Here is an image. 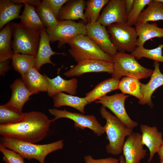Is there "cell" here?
<instances>
[{"label":"cell","instance_id":"obj_45","mask_svg":"<svg viewBox=\"0 0 163 163\" xmlns=\"http://www.w3.org/2000/svg\"><path fill=\"white\" fill-rule=\"evenodd\" d=\"M159 163H161V162H159Z\"/></svg>","mask_w":163,"mask_h":163},{"label":"cell","instance_id":"obj_24","mask_svg":"<svg viewBox=\"0 0 163 163\" xmlns=\"http://www.w3.org/2000/svg\"><path fill=\"white\" fill-rule=\"evenodd\" d=\"M120 80L115 78L106 79L99 83L94 88L85 94V98L90 104L106 95L112 91L118 89Z\"/></svg>","mask_w":163,"mask_h":163},{"label":"cell","instance_id":"obj_4","mask_svg":"<svg viewBox=\"0 0 163 163\" xmlns=\"http://www.w3.org/2000/svg\"><path fill=\"white\" fill-rule=\"evenodd\" d=\"M69 52L77 62L87 59H96L113 62V56L103 51L86 35L80 34L68 43Z\"/></svg>","mask_w":163,"mask_h":163},{"label":"cell","instance_id":"obj_13","mask_svg":"<svg viewBox=\"0 0 163 163\" xmlns=\"http://www.w3.org/2000/svg\"><path fill=\"white\" fill-rule=\"evenodd\" d=\"M113 71V62L96 60L87 59L77 62L64 73L67 77L78 76L89 72H107L112 74Z\"/></svg>","mask_w":163,"mask_h":163},{"label":"cell","instance_id":"obj_25","mask_svg":"<svg viewBox=\"0 0 163 163\" xmlns=\"http://www.w3.org/2000/svg\"><path fill=\"white\" fill-rule=\"evenodd\" d=\"M135 26L138 37V46H144L147 41L153 38H163V28L158 27L155 23L147 22Z\"/></svg>","mask_w":163,"mask_h":163},{"label":"cell","instance_id":"obj_9","mask_svg":"<svg viewBox=\"0 0 163 163\" xmlns=\"http://www.w3.org/2000/svg\"><path fill=\"white\" fill-rule=\"evenodd\" d=\"M49 112L55 117L52 122L60 118H66L72 120L76 128L83 129L88 128L92 130L97 136H100L105 133L104 126L98 122L93 115H85L82 113L68 111L65 109L60 110L56 108L50 109Z\"/></svg>","mask_w":163,"mask_h":163},{"label":"cell","instance_id":"obj_16","mask_svg":"<svg viewBox=\"0 0 163 163\" xmlns=\"http://www.w3.org/2000/svg\"><path fill=\"white\" fill-rule=\"evenodd\" d=\"M154 66V69L150 80L146 84H141L142 97L139 101L140 104H148L152 108L153 107L151 100L152 95L156 89L163 85V74L160 72L159 63L155 62Z\"/></svg>","mask_w":163,"mask_h":163},{"label":"cell","instance_id":"obj_1","mask_svg":"<svg viewBox=\"0 0 163 163\" xmlns=\"http://www.w3.org/2000/svg\"><path fill=\"white\" fill-rule=\"evenodd\" d=\"M52 122L43 113L37 111L24 113L20 122L0 125V134L3 137L35 143L46 137Z\"/></svg>","mask_w":163,"mask_h":163},{"label":"cell","instance_id":"obj_12","mask_svg":"<svg viewBox=\"0 0 163 163\" xmlns=\"http://www.w3.org/2000/svg\"><path fill=\"white\" fill-rule=\"evenodd\" d=\"M127 18L125 0H110L97 21L106 27L126 22Z\"/></svg>","mask_w":163,"mask_h":163},{"label":"cell","instance_id":"obj_40","mask_svg":"<svg viewBox=\"0 0 163 163\" xmlns=\"http://www.w3.org/2000/svg\"><path fill=\"white\" fill-rule=\"evenodd\" d=\"M9 61V60L0 61V75L1 76H4L5 73L10 69Z\"/></svg>","mask_w":163,"mask_h":163},{"label":"cell","instance_id":"obj_11","mask_svg":"<svg viewBox=\"0 0 163 163\" xmlns=\"http://www.w3.org/2000/svg\"><path fill=\"white\" fill-rule=\"evenodd\" d=\"M86 35L96 44L104 52L113 56L117 53V48L110 39L105 28L97 21L86 24Z\"/></svg>","mask_w":163,"mask_h":163},{"label":"cell","instance_id":"obj_42","mask_svg":"<svg viewBox=\"0 0 163 163\" xmlns=\"http://www.w3.org/2000/svg\"><path fill=\"white\" fill-rule=\"evenodd\" d=\"M160 159V162L163 163V142L157 152Z\"/></svg>","mask_w":163,"mask_h":163},{"label":"cell","instance_id":"obj_19","mask_svg":"<svg viewBox=\"0 0 163 163\" xmlns=\"http://www.w3.org/2000/svg\"><path fill=\"white\" fill-rule=\"evenodd\" d=\"M48 82L47 93L50 97H53L59 92H65L70 95H75L77 92L78 81L75 78L65 80L58 75L56 77L51 78L46 75Z\"/></svg>","mask_w":163,"mask_h":163},{"label":"cell","instance_id":"obj_17","mask_svg":"<svg viewBox=\"0 0 163 163\" xmlns=\"http://www.w3.org/2000/svg\"><path fill=\"white\" fill-rule=\"evenodd\" d=\"M49 37L45 27L40 29V37L37 54L35 56L34 67L38 71L41 66L46 63H50L53 66L56 64L51 60L53 55H65L64 53H58L53 51L50 45Z\"/></svg>","mask_w":163,"mask_h":163},{"label":"cell","instance_id":"obj_18","mask_svg":"<svg viewBox=\"0 0 163 163\" xmlns=\"http://www.w3.org/2000/svg\"><path fill=\"white\" fill-rule=\"evenodd\" d=\"M24 84L32 94L47 91L48 82L46 75H42L34 67L21 75Z\"/></svg>","mask_w":163,"mask_h":163},{"label":"cell","instance_id":"obj_5","mask_svg":"<svg viewBox=\"0 0 163 163\" xmlns=\"http://www.w3.org/2000/svg\"><path fill=\"white\" fill-rule=\"evenodd\" d=\"M112 77L120 80L122 77H128L139 80L152 75L153 70L141 65L131 54L118 52L113 56Z\"/></svg>","mask_w":163,"mask_h":163},{"label":"cell","instance_id":"obj_44","mask_svg":"<svg viewBox=\"0 0 163 163\" xmlns=\"http://www.w3.org/2000/svg\"><path fill=\"white\" fill-rule=\"evenodd\" d=\"M156 1L158 2L163 4V0H155Z\"/></svg>","mask_w":163,"mask_h":163},{"label":"cell","instance_id":"obj_41","mask_svg":"<svg viewBox=\"0 0 163 163\" xmlns=\"http://www.w3.org/2000/svg\"><path fill=\"white\" fill-rule=\"evenodd\" d=\"M126 14L127 16L133 7L134 0H125Z\"/></svg>","mask_w":163,"mask_h":163},{"label":"cell","instance_id":"obj_2","mask_svg":"<svg viewBox=\"0 0 163 163\" xmlns=\"http://www.w3.org/2000/svg\"><path fill=\"white\" fill-rule=\"evenodd\" d=\"M0 144L15 151L24 158L35 159L40 163H45V158L49 154L62 149L64 145L62 140L48 144H37L3 136L1 139Z\"/></svg>","mask_w":163,"mask_h":163},{"label":"cell","instance_id":"obj_34","mask_svg":"<svg viewBox=\"0 0 163 163\" xmlns=\"http://www.w3.org/2000/svg\"><path fill=\"white\" fill-rule=\"evenodd\" d=\"M163 44L151 49H146L144 46H137L131 54L137 59L145 57L153 60L155 62H163Z\"/></svg>","mask_w":163,"mask_h":163},{"label":"cell","instance_id":"obj_22","mask_svg":"<svg viewBox=\"0 0 163 163\" xmlns=\"http://www.w3.org/2000/svg\"><path fill=\"white\" fill-rule=\"evenodd\" d=\"M54 106L59 108L67 106L74 108L82 113H85V107L88 102L85 97L58 93L52 97Z\"/></svg>","mask_w":163,"mask_h":163},{"label":"cell","instance_id":"obj_20","mask_svg":"<svg viewBox=\"0 0 163 163\" xmlns=\"http://www.w3.org/2000/svg\"><path fill=\"white\" fill-rule=\"evenodd\" d=\"M86 1L84 0H69L61 9L58 20H71L81 19L86 24L84 15Z\"/></svg>","mask_w":163,"mask_h":163},{"label":"cell","instance_id":"obj_21","mask_svg":"<svg viewBox=\"0 0 163 163\" xmlns=\"http://www.w3.org/2000/svg\"><path fill=\"white\" fill-rule=\"evenodd\" d=\"M12 94L7 103L17 109L22 111L25 104L32 95L24 84L22 79L15 80L10 85Z\"/></svg>","mask_w":163,"mask_h":163},{"label":"cell","instance_id":"obj_31","mask_svg":"<svg viewBox=\"0 0 163 163\" xmlns=\"http://www.w3.org/2000/svg\"><path fill=\"white\" fill-rule=\"evenodd\" d=\"M109 0H88L86 1L84 15L86 24L97 21L101 11Z\"/></svg>","mask_w":163,"mask_h":163},{"label":"cell","instance_id":"obj_39","mask_svg":"<svg viewBox=\"0 0 163 163\" xmlns=\"http://www.w3.org/2000/svg\"><path fill=\"white\" fill-rule=\"evenodd\" d=\"M11 1L15 3L26 4L37 7L39 6L42 2L41 1L38 0H12Z\"/></svg>","mask_w":163,"mask_h":163},{"label":"cell","instance_id":"obj_27","mask_svg":"<svg viewBox=\"0 0 163 163\" xmlns=\"http://www.w3.org/2000/svg\"><path fill=\"white\" fill-rule=\"evenodd\" d=\"M160 20L163 21V4L152 0L141 13L135 25Z\"/></svg>","mask_w":163,"mask_h":163},{"label":"cell","instance_id":"obj_26","mask_svg":"<svg viewBox=\"0 0 163 163\" xmlns=\"http://www.w3.org/2000/svg\"><path fill=\"white\" fill-rule=\"evenodd\" d=\"M13 32L12 23H9L0 32V61L12 59L14 53L12 50L11 38Z\"/></svg>","mask_w":163,"mask_h":163},{"label":"cell","instance_id":"obj_14","mask_svg":"<svg viewBox=\"0 0 163 163\" xmlns=\"http://www.w3.org/2000/svg\"><path fill=\"white\" fill-rule=\"evenodd\" d=\"M141 141V134L133 132L126 138L123 148L125 163H140L147 150Z\"/></svg>","mask_w":163,"mask_h":163},{"label":"cell","instance_id":"obj_30","mask_svg":"<svg viewBox=\"0 0 163 163\" xmlns=\"http://www.w3.org/2000/svg\"><path fill=\"white\" fill-rule=\"evenodd\" d=\"M35 56L20 53H14L12 59V66L21 75L34 67Z\"/></svg>","mask_w":163,"mask_h":163},{"label":"cell","instance_id":"obj_7","mask_svg":"<svg viewBox=\"0 0 163 163\" xmlns=\"http://www.w3.org/2000/svg\"><path fill=\"white\" fill-rule=\"evenodd\" d=\"M111 41L118 52L132 53L138 46V37L135 27L126 22L114 23L107 27Z\"/></svg>","mask_w":163,"mask_h":163},{"label":"cell","instance_id":"obj_43","mask_svg":"<svg viewBox=\"0 0 163 163\" xmlns=\"http://www.w3.org/2000/svg\"><path fill=\"white\" fill-rule=\"evenodd\" d=\"M120 163H125V160L123 155H121L119 159Z\"/></svg>","mask_w":163,"mask_h":163},{"label":"cell","instance_id":"obj_29","mask_svg":"<svg viewBox=\"0 0 163 163\" xmlns=\"http://www.w3.org/2000/svg\"><path fill=\"white\" fill-rule=\"evenodd\" d=\"M24 113L7 103L0 106V125L18 123L23 119Z\"/></svg>","mask_w":163,"mask_h":163},{"label":"cell","instance_id":"obj_38","mask_svg":"<svg viewBox=\"0 0 163 163\" xmlns=\"http://www.w3.org/2000/svg\"><path fill=\"white\" fill-rule=\"evenodd\" d=\"M85 163H118L119 159L112 157L95 159L90 155L86 156L84 157Z\"/></svg>","mask_w":163,"mask_h":163},{"label":"cell","instance_id":"obj_33","mask_svg":"<svg viewBox=\"0 0 163 163\" xmlns=\"http://www.w3.org/2000/svg\"><path fill=\"white\" fill-rule=\"evenodd\" d=\"M35 9L41 21L47 28H52L57 24L59 20L46 0H43L41 4Z\"/></svg>","mask_w":163,"mask_h":163},{"label":"cell","instance_id":"obj_35","mask_svg":"<svg viewBox=\"0 0 163 163\" xmlns=\"http://www.w3.org/2000/svg\"><path fill=\"white\" fill-rule=\"evenodd\" d=\"M152 0H134L132 9L127 16L126 23L129 26L135 25L138 18L144 7Z\"/></svg>","mask_w":163,"mask_h":163},{"label":"cell","instance_id":"obj_8","mask_svg":"<svg viewBox=\"0 0 163 163\" xmlns=\"http://www.w3.org/2000/svg\"><path fill=\"white\" fill-rule=\"evenodd\" d=\"M46 30L50 42L58 41V47L60 48L77 36L86 35V24L83 21L76 22L71 20H59L55 26L51 29L46 28Z\"/></svg>","mask_w":163,"mask_h":163},{"label":"cell","instance_id":"obj_32","mask_svg":"<svg viewBox=\"0 0 163 163\" xmlns=\"http://www.w3.org/2000/svg\"><path fill=\"white\" fill-rule=\"evenodd\" d=\"M141 84L139 79L124 77L120 81L118 89L120 90L123 94H130L140 100L142 97Z\"/></svg>","mask_w":163,"mask_h":163},{"label":"cell","instance_id":"obj_28","mask_svg":"<svg viewBox=\"0 0 163 163\" xmlns=\"http://www.w3.org/2000/svg\"><path fill=\"white\" fill-rule=\"evenodd\" d=\"M19 18L22 25L30 29L40 30L45 26L33 6L24 4L23 11Z\"/></svg>","mask_w":163,"mask_h":163},{"label":"cell","instance_id":"obj_3","mask_svg":"<svg viewBox=\"0 0 163 163\" xmlns=\"http://www.w3.org/2000/svg\"><path fill=\"white\" fill-rule=\"evenodd\" d=\"M100 114L106 120L104 126L109 143L106 149L107 153L117 155L122 152L125 138L133 132V129L127 127L116 116L107 111L102 106L100 110Z\"/></svg>","mask_w":163,"mask_h":163},{"label":"cell","instance_id":"obj_36","mask_svg":"<svg viewBox=\"0 0 163 163\" xmlns=\"http://www.w3.org/2000/svg\"><path fill=\"white\" fill-rule=\"evenodd\" d=\"M0 151L3 154V161L6 163H25L24 158L15 151L0 144Z\"/></svg>","mask_w":163,"mask_h":163},{"label":"cell","instance_id":"obj_10","mask_svg":"<svg viewBox=\"0 0 163 163\" xmlns=\"http://www.w3.org/2000/svg\"><path fill=\"white\" fill-rule=\"evenodd\" d=\"M129 96L122 93H117L111 96L105 95L95 102L109 109L127 127L133 129L138 126V123L131 119L126 110L125 101Z\"/></svg>","mask_w":163,"mask_h":163},{"label":"cell","instance_id":"obj_15","mask_svg":"<svg viewBox=\"0 0 163 163\" xmlns=\"http://www.w3.org/2000/svg\"><path fill=\"white\" fill-rule=\"evenodd\" d=\"M140 130L142 133V143L148 148L149 151L148 162L150 163L163 142L162 134L158 131L155 126H150L143 124L140 125Z\"/></svg>","mask_w":163,"mask_h":163},{"label":"cell","instance_id":"obj_37","mask_svg":"<svg viewBox=\"0 0 163 163\" xmlns=\"http://www.w3.org/2000/svg\"><path fill=\"white\" fill-rule=\"evenodd\" d=\"M58 20L59 12L64 4L69 0H46Z\"/></svg>","mask_w":163,"mask_h":163},{"label":"cell","instance_id":"obj_6","mask_svg":"<svg viewBox=\"0 0 163 163\" xmlns=\"http://www.w3.org/2000/svg\"><path fill=\"white\" fill-rule=\"evenodd\" d=\"M13 40L12 48L14 53L36 56L40 37V30L28 28L20 23H12Z\"/></svg>","mask_w":163,"mask_h":163},{"label":"cell","instance_id":"obj_23","mask_svg":"<svg viewBox=\"0 0 163 163\" xmlns=\"http://www.w3.org/2000/svg\"><path fill=\"white\" fill-rule=\"evenodd\" d=\"M23 4L15 3L11 0H0V29L11 21L20 18Z\"/></svg>","mask_w":163,"mask_h":163}]
</instances>
